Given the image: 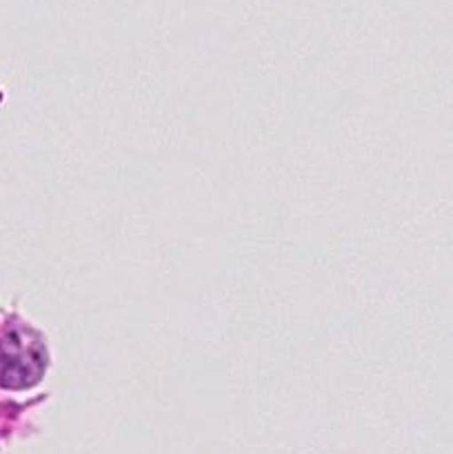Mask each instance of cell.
Here are the masks:
<instances>
[{
  "label": "cell",
  "mask_w": 453,
  "mask_h": 454,
  "mask_svg": "<svg viewBox=\"0 0 453 454\" xmlns=\"http://www.w3.org/2000/svg\"><path fill=\"white\" fill-rule=\"evenodd\" d=\"M47 368V348L38 333L16 326L0 337V386L13 390L38 384Z\"/></svg>",
  "instance_id": "6da1fadb"
}]
</instances>
